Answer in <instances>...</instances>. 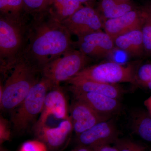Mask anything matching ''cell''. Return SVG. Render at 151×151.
I'll list each match as a JSON object with an SVG mask.
<instances>
[{
  "label": "cell",
  "instance_id": "obj_1",
  "mask_svg": "<svg viewBox=\"0 0 151 151\" xmlns=\"http://www.w3.org/2000/svg\"><path fill=\"white\" fill-rule=\"evenodd\" d=\"M71 35L45 11L31 16L21 57L41 71L45 65L73 48Z\"/></svg>",
  "mask_w": 151,
  "mask_h": 151
},
{
  "label": "cell",
  "instance_id": "obj_2",
  "mask_svg": "<svg viewBox=\"0 0 151 151\" xmlns=\"http://www.w3.org/2000/svg\"><path fill=\"white\" fill-rule=\"evenodd\" d=\"M30 17H14L0 15L1 72L5 76L22 54Z\"/></svg>",
  "mask_w": 151,
  "mask_h": 151
},
{
  "label": "cell",
  "instance_id": "obj_3",
  "mask_svg": "<svg viewBox=\"0 0 151 151\" xmlns=\"http://www.w3.org/2000/svg\"><path fill=\"white\" fill-rule=\"evenodd\" d=\"M40 74V70L20 57L6 76L0 100L1 108L12 111L20 105L33 86L41 78Z\"/></svg>",
  "mask_w": 151,
  "mask_h": 151
},
{
  "label": "cell",
  "instance_id": "obj_4",
  "mask_svg": "<svg viewBox=\"0 0 151 151\" xmlns=\"http://www.w3.org/2000/svg\"><path fill=\"white\" fill-rule=\"evenodd\" d=\"M54 87L49 80L42 76L20 105L12 111L11 122L14 129L23 132L29 128L42 112L48 91Z\"/></svg>",
  "mask_w": 151,
  "mask_h": 151
},
{
  "label": "cell",
  "instance_id": "obj_5",
  "mask_svg": "<svg viewBox=\"0 0 151 151\" xmlns=\"http://www.w3.org/2000/svg\"><path fill=\"white\" fill-rule=\"evenodd\" d=\"M89 57L79 50L72 48L45 65L41 70L42 77L47 78L53 86H59L68 81L85 68Z\"/></svg>",
  "mask_w": 151,
  "mask_h": 151
},
{
  "label": "cell",
  "instance_id": "obj_6",
  "mask_svg": "<svg viewBox=\"0 0 151 151\" xmlns=\"http://www.w3.org/2000/svg\"><path fill=\"white\" fill-rule=\"evenodd\" d=\"M139 65L109 61L85 67L75 76L109 84L127 82L137 85L136 73Z\"/></svg>",
  "mask_w": 151,
  "mask_h": 151
},
{
  "label": "cell",
  "instance_id": "obj_7",
  "mask_svg": "<svg viewBox=\"0 0 151 151\" xmlns=\"http://www.w3.org/2000/svg\"><path fill=\"white\" fill-rule=\"evenodd\" d=\"M61 23L71 35L77 37L102 30L104 24L97 9L85 6Z\"/></svg>",
  "mask_w": 151,
  "mask_h": 151
},
{
  "label": "cell",
  "instance_id": "obj_8",
  "mask_svg": "<svg viewBox=\"0 0 151 151\" xmlns=\"http://www.w3.org/2000/svg\"><path fill=\"white\" fill-rule=\"evenodd\" d=\"M76 43L86 56L95 58L108 56L116 47L113 39L102 30L78 37Z\"/></svg>",
  "mask_w": 151,
  "mask_h": 151
},
{
  "label": "cell",
  "instance_id": "obj_9",
  "mask_svg": "<svg viewBox=\"0 0 151 151\" xmlns=\"http://www.w3.org/2000/svg\"><path fill=\"white\" fill-rule=\"evenodd\" d=\"M119 135L114 122L109 120L100 122L78 135V140L81 145L93 148L114 144Z\"/></svg>",
  "mask_w": 151,
  "mask_h": 151
},
{
  "label": "cell",
  "instance_id": "obj_10",
  "mask_svg": "<svg viewBox=\"0 0 151 151\" xmlns=\"http://www.w3.org/2000/svg\"><path fill=\"white\" fill-rule=\"evenodd\" d=\"M51 116L63 120L70 118L66 97L59 86L52 88L47 94L43 110L35 124V130L46 125L49 117Z\"/></svg>",
  "mask_w": 151,
  "mask_h": 151
},
{
  "label": "cell",
  "instance_id": "obj_11",
  "mask_svg": "<svg viewBox=\"0 0 151 151\" xmlns=\"http://www.w3.org/2000/svg\"><path fill=\"white\" fill-rule=\"evenodd\" d=\"M70 118L77 134L83 133L100 122L110 120L111 115L101 114L87 104L76 100L70 106Z\"/></svg>",
  "mask_w": 151,
  "mask_h": 151
},
{
  "label": "cell",
  "instance_id": "obj_12",
  "mask_svg": "<svg viewBox=\"0 0 151 151\" xmlns=\"http://www.w3.org/2000/svg\"><path fill=\"white\" fill-rule=\"evenodd\" d=\"M142 22L140 10L135 9L119 17L107 20L103 29L114 40L119 36L141 29Z\"/></svg>",
  "mask_w": 151,
  "mask_h": 151
},
{
  "label": "cell",
  "instance_id": "obj_13",
  "mask_svg": "<svg viewBox=\"0 0 151 151\" xmlns=\"http://www.w3.org/2000/svg\"><path fill=\"white\" fill-rule=\"evenodd\" d=\"M73 129V124L69 118L60 122L56 127L50 128L45 125L35 131L40 141L52 150H56L64 145Z\"/></svg>",
  "mask_w": 151,
  "mask_h": 151
},
{
  "label": "cell",
  "instance_id": "obj_14",
  "mask_svg": "<svg viewBox=\"0 0 151 151\" xmlns=\"http://www.w3.org/2000/svg\"><path fill=\"white\" fill-rule=\"evenodd\" d=\"M71 85V91L94 92L119 99L122 90L116 84H109L74 76L67 81Z\"/></svg>",
  "mask_w": 151,
  "mask_h": 151
},
{
  "label": "cell",
  "instance_id": "obj_15",
  "mask_svg": "<svg viewBox=\"0 0 151 151\" xmlns=\"http://www.w3.org/2000/svg\"><path fill=\"white\" fill-rule=\"evenodd\" d=\"M76 100L84 102L98 113L111 115L119 110L118 99L94 92L72 91Z\"/></svg>",
  "mask_w": 151,
  "mask_h": 151
},
{
  "label": "cell",
  "instance_id": "obj_16",
  "mask_svg": "<svg viewBox=\"0 0 151 151\" xmlns=\"http://www.w3.org/2000/svg\"><path fill=\"white\" fill-rule=\"evenodd\" d=\"M114 41L116 47L133 57H141L145 54L141 29L119 36Z\"/></svg>",
  "mask_w": 151,
  "mask_h": 151
},
{
  "label": "cell",
  "instance_id": "obj_17",
  "mask_svg": "<svg viewBox=\"0 0 151 151\" xmlns=\"http://www.w3.org/2000/svg\"><path fill=\"white\" fill-rule=\"evenodd\" d=\"M103 22L116 18L135 9L130 1L100 0L97 9Z\"/></svg>",
  "mask_w": 151,
  "mask_h": 151
},
{
  "label": "cell",
  "instance_id": "obj_18",
  "mask_svg": "<svg viewBox=\"0 0 151 151\" xmlns=\"http://www.w3.org/2000/svg\"><path fill=\"white\" fill-rule=\"evenodd\" d=\"M84 6L78 0H49L46 11L62 22Z\"/></svg>",
  "mask_w": 151,
  "mask_h": 151
},
{
  "label": "cell",
  "instance_id": "obj_19",
  "mask_svg": "<svg viewBox=\"0 0 151 151\" xmlns=\"http://www.w3.org/2000/svg\"><path fill=\"white\" fill-rule=\"evenodd\" d=\"M133 132L144 140L151 142V116L146 113H138L132 121Z\"/></svg>",
  "mask_w": 151,
  "mask_h": 151
},
{
  "label": "cell",
  "instance_id": "obj_20",
  "mask_svg": "<svg viewBox=\"0 0 151 151\" xmlns=\"http://www.w3.org/2000/svg\"><path fill=\"white\" fill-rule=\"evenodd\" d=\"M0 15L21 17L29 14L26 10L23 0H0Z\"/></svg>",
  "mask_w": 151,
  "mask_h": 151
},
{
  "label": "cell",
  "instance_id": "obj_21",
  "mask_svg": "<svg viewBox=\"0 0 151 151\" xmlns=\"http://www.w3.org/2000/svg\"><path fill=\"white\" fill-rule=\"evenodd\" d=\"M140 10L142 20L141 29L145 53L151 56V12L146 6Z\"/></svg>",
  "mask_w": 151,
  "mask_h": 151
},
{
  "label": "cell",
  "instance_id": "obj_22",
  "mask_svg": "<svg viewBox=\"0 0 151 151\" xmlns=\"http://www.w3.org/2000/svg\"><path fill=\"white\" fill-rule=\"evenodd\" d=\"M136 78L137 85L151 91V63L139 65L137 70Z\"/></svg>",
  "mask_w": 151,
  "mask_h": 151
},
{
  "label": "cell",
  "instance_id": "obj_23",
  "mask_svg": "<svg viewBox=\"0 0 151 151\" xmlns=\"http://www.w3.org/2000/svg\"><path fill=\"white\" fill-rule=\"evenodd\" d=\"M114 145L119 151H146L145 146L129 139L119 138Z\"/></svg>",
  "mask_w": 151,
  "mask_h": 151
},
{
  "label": "cell",
  "instance_id": "obj_24",
  "mask_svg": "<svg viewBox=\"0 0 151 151\" xmlns=\"http://www.w3.org/2000/svg\"><path fill=\"white\" fill-rule=\"evenodd\" d=\"M28 13L33 16L46 10L49 0H23Z\"/></svg>",
  "mask_w": 151,
  "mask_h": 151
},
{
  "label": "cell",
  "instance_id": "obj_25",
  "mask_svg": "<svg viewBox=\"0 0 151 151\" xmlns=\"http://www.w3.org/2000/svg\"><path fill=\"white\" fill-rule=\"evenodd\" d=\"M19 151H47V147L42 141H28L22 145Z\"/></svg>",
  "mask_w": 151,
  "mask_h": 151
},
{
  "label": "cell",
  "instance_id": "obj_26",
  "mask_svg": "<svg viewBox=\"0 0 151 151\" xmlns=\"http://www.w3.org/2000/svg\"><path fill=\"white\" fill-rule=\"evenodd\" d=\"M11 133L8 122L1 117L0 120V142L2 143L9 140L10 137Z\"/></svg>",
  "mask_w": 151,
  "mask_h": 151
},
{
  "label": "cell",
  "instance_id": "obj_27",
  "mask_svg": "<svg viewBox=\"0 0 151 151\" xmlns=\"http://www.w3.org/2000/svg\"><path fill=\"white\" fill-rule=\"evenodd\" d=\"M90 148L94 151H119L115 146L112 147L110 145H104Z\"/></svg>",
  "mask_w": 151,
  "mask_h": 151
},
{
  "label": "cell",
  "instance_id": "obj_28",
  "mask_svg": "<svg viewBox=\"0 0 151 151\" xmlns=\"http://www.w3.org/2000/svg\"><path fill=\"white\" fill-rule=\"evenodd\" d=\"M144 105L147 108L149 115L151 116V96L145 100Z\"/></svg>",
  "mask_w": 151,
  "mask_h": 151
},
{
  "label": "cell",
  "instance_id": "obj_29",
  "mask_svg": "<svg viewBox=\"0 0 151 151\" xmlns=\"http://www.w3.org/2000/svg\"><path fill=\"white\" fill-rule=\"evenodd\" d=\"M78 1L84 6L93 7L95 0H78Z\"/></svg>",
  "mask_w": 151,
  "mask_h": 151
},
{
  "label": "cell",
  "instance_id": "obj_30",
  "mask_svg": "<svg viewBox=\"0 0 151 151\" xmlns=\"http://www.w3.org/2000/svg\"><path fill=\"white\" fill-rule=\"evenodd\" d=\"M74 151H94L92 149L89 147H86V146L81 145L78 147L77 149H76Z\"/></svg>",
  "mask_w": 151,
  "mask_h": 151
},
{
  "label": "cell",
  "instance_id": "obj_31",
  "mask_svg": "<svg viewBox=\"0 0 151 151\" xmlns=\"http://www.w3.org/2000/svg\"><path fill=\"white\" fill-rule=\"evenodd\" d=\"M146 6L147 7V8L149 9V10L151 12V4H150L147 5Z\"/></svg>",
  "mask_w": 151,
  "mask_h": 151
},
{
  "label": "cell",
  "instance_id": "obj_32",
  "mask_svg": "<svg viewBox=\"0 0 151 151\" xmlns=\"http://www.w3.org/2000/svg\"><path fill=\"white\" fill-rule=\"evenodd\" d=\"M127 1H130V0H127Z\"/></svg>",
  "mask_w": 151,
  "mask_h": 151
},
{
  "label": "cell",
  "instance_id": "obj_33",
  "mask_svg": "<svg viewBox=\"0 0 151 151\" xmlns=\"http://www.w3.org/2000/svg\"><path fill=\"white\" fill-rule=\"evenodd\" d=\"M150 151H151V150H150Z\"/></svg>",
  "mask_w": 151,
  "mask_h": 151
}]
</instances>
